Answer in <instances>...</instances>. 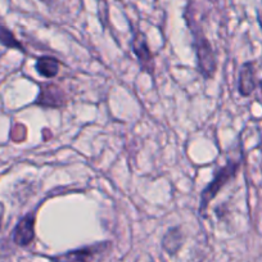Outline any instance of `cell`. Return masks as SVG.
Returning <instances> with one entry per match:
<instances>
[{
  "mask_svg": "<svg viewBox=\"0 0 262 262\" xmlns=\"http://www.w3.org/2000/svg\"><path fill=\"white\" fill-rule=\"evenodd\" d=\"M256 89V70L253 62H247L242 66L239 72L238 90L242 97H249Z\"/></svg>",
  "mask_w": 262,
  "mask_h": 262,
  "instance_id": "52a82bcc",
  "label": "cell"
},
{
  "mask_svg": "<svg viewBox=\"0 0 262 262\" xmlns=\"http://www.w3.org/2000/svg\"><path fill=\"white\" fill-rule=\"evenodd\" d=\"M259 88H261V94H262V80H261V82H259Z\"/></svg>",
  "mask_w": 262,
  "mask_h": 262,
  "instance_id": "4fadbf2b",
  "label": "cell"
},
{
  "mask_svg": "<svg viewBox=\"0 0 262 262\" xmlns=\"http://www.w3.org/2000/svg\"><path fill=\"white\" fill-rule=\"evenodd\" d=\"M239 168H241V162L235 160L228 161L225 166L219 168L217 171L213 175V179L210 181L207 186L202 190L201 193V201H200V213L201 215H205L206 211H207L208 206L212 202L213 198H216L219 193H220L221 189L229 183V181L233 180L239 172Z\"/></svg>",
  "mask_w": 262,
  "mask_h": 262,
  "instance_id": "7a4b0ae2",
  "label": "cell"
},
{
  "mask_svg": "<svg viewBox=\"0 0 262 262\" xmlns=\"http://www.w3.org/2000/svg\"><path fill=\"white\" fill-rule=\"evenodd\" d=\"M111 242H102L92 246H85L81 248L71 249L64 253L48 257L50 262H94L100 254L110 251Z\"/></svg>",
  "mask_w": 262,
  "mask_h": 262,
  "instance_id": "3957f363",
  "label": "cell"
},
{
  "mask_svg": "<svg viewBox=\"0 0 262 262\" xmlns=\"http://www.w3.org/2000/svg\"><path fill=\"white\" fill-rule=\"evenodd\" d=\"M4 215V206L0 203V224H2V219H3Z\"/></svg>",
  "mask_w": 262,
  "mask_h": 262,
  "instance_id": "7c38bea8",
  "label": "cell"
},
{
  "mask_svg": "<svg viewBox=\"0 0 262 262\" xmlns=\"http://www.w3.org/2000/svg\"><path fill=\"white\" fill-rule=\"evenodd\" d=\"M67 103V97L62 88L54 82H44L40 84V93L37 95L35 104L44 108H62Z\"/></svg>",
  "mask_w": 262,
  "mask_h": 262,
  "instance_id": "5b68a950",
  "label": "cell"
},
{
  "mask_svg": "<svg viewBox=\"0 0 262 262\" xmlns=\"http://www.w3.org/2000/svg\"><path fill=\"white\" fill-rule=\"evenodd\" d=\"M0 44L4 45L6 48H9V49H16L22 53H26L24 45L16 39L14 34L9 30L2 16H0Z\"/></svg>",
  "mask_w": 262,
  "mask_h": 262,
  "instance_id": "30bf717a",
  "label": "cell"
},
{
  "mask_svg": "<svg viewBox=\"0 0 262 262\" xmlns=\"http://www.w3.org/2000/svg\"><path fill=\"white\" fill-rule=\"evenodd\" d=\"M35 219L34 213H29L18 221L13 230V241L19 247H29L35 239Z\"/></svg>",
  "mask_w": 262,
  "mask_h": 262,
  "instance_id": "8992f818",
  "label": "cell"
},
{
  "mask_svg": "<svg viewBox=\"0 0 262 262\" xmlns=\"http://www.w3.org/2000/svg\"><path fill=\"white\" fill-rule=\"evenodd\" d=\"M257 19H258L259 27L262 30V0H259V6L257 8Z\"/></svg>",
  "mask_w": 262,
  "mask_h": 262,
  "instance_id": "8fae6325",
  "label": "cell"
},
{
  "mask_svg": "<svg viewBox=\"0 0 262 262\" xmlns=\"http://www.w3.org/2000/svg\"><path fill=\"white\" fill-rule=\"evenodd\" d=\"M184 243V235L183 231H181L180 226H175V228H170L167 230V233L163 235L162 242H161V246L165 249L166 253H168L170 256H175L179 253V251L181 249Z\"/></svg>",
  "mask_w": 262,
  "mask_h": 262,
  "instance_id": "ba28073f",
  "label": "cell"
},
{
  "mask_svg": "<svg viewBox=\"0 0 262 262\" xmlns=\"http://www.w3.org/2000/svg\"><path fill=\"white\" fill-rule=\"evenodd\" d=\"M131 45H133V52L137 55L138 60H139L142 71L148 74L149 76H155V55H153L152 50H150L149 45H148L145 35L142 31H139V30H134Z\"/></svg>",
  "mask_w": 262,
  "mask_h": 262,
  "instance_id": "277c9868",
  "label": "cell"
},
{
  "mask_svg": "<svg viewBox=\"0 0 262 262\" xmlns=\"http://www.w3.org/2000/svg\"><path fill=\"white\" fill-rule=\"evenodd\" d=\"M59 60L53 57H47V55L37 58L36 63H35L36 72L44 79H54L59 72Z\"/></svg>",
  "mask_w": 262,
  "mask_h": 262,
  "instance_id": "9c48e42d",
  "label": "cell"
},
{
  "mask_svg": "<svg viewBox=\"0 0 262 262\" xmlns=\"http://www.w3.org/2000/svg\"><path fill=\"white\" fill-rule=\"evenodd\" d=\"M184 19L190 30L191 37H193V48L196 57V67L198 71L205 79H213L217 70V59H216L215 52L211 45L210 40L205 35L202 26L195 17L194 11V2L190 0L184 11Z\"/></svg>",
  "mask_w": 262,
  "mask_h": 262,
  "instance_id": "6da1fadb",
  "label": "cell"
}]
</instances>
